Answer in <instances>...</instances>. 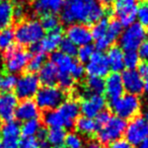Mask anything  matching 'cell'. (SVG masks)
<instances>
[{
    "instance_id": "6da1fadb",
    "label": "cell",
    "mask_w": 148,
    "mask_h": 148,
    "mask_svg": "<svg viewBox=\"0 0 148 148\" xmlns=\"http://www.w3.org/2000/svg\"><path fill=\"white\" fill-rule=\"evenodd\" d=\"M105 7L97 0H65L61 10V21L66 25H89L105 16Z\"/></svg>"
},
{
    "instance_id": "f35d334b",
    "label": "cell",
    "mask_w": 148,
    "mask_h": 148,
    "mask_svg": "<svg viewBox=\"0 0 148 148\" xmlns=\"http://www.w3.org/2000/svg\"><path fill=\"white\" fill-rule=\"evenodd\" d=\"M138 23L145 29H148V2L143 1L137 6Z\"/></svg>"
},
{
    "instance_id": "1f68e13d",
    "label": "cell",
    "mask_w": 148,
    "mask_h": 148,
    "mask_svg": "<svg viewBox=\"0 0 148 148\" xmlns=\"http://www.w3.org/2000/svg\"><path fill=\"white\" fill-rule=\"evenodd\" d=\"M14 32L10 27L0 31V50L6 51L9 48L14 46Z\"/></svg>"
},
{
    "instance_id": "f1b7e54d",
    "label": "cell",
    "mask_w": 148,
    "mask_h": 148,
    "mask_svg": "<svg viewBox=\"0 0 148 148\" xmlns=\"http://www.w3.org/2000/svg\"><path fill=\"white\" fill-rule=\"evenodd\" d=\"M42 128V123L39 119H33L23 122L21 126V135L23 138H34Z\"/></svg>"
},
{
    "instance_id": "30bf717a",
    "label": "cell",
    "mask_w": 148,
    "mask_h": 148,
    "mask_svg": "<svg viewBox=\"0 0 148 148\" xmlns=\"http://www.w3.org/2000/svg\"><path fill=\"white\" fill-rule=\"evenodd\" d=\"M124 135L132 146H138L148 137V122L140 116L133 118L127 123Z\"/></svg>"
},
{
    "instance_id": "60d3db41",
    "label": "cell",
    "mask_w": 148,
    "mask_h": 148,
    "mask_svg": "<svg viewBox=\"0 0 148 148\" xmlns=\"http://www.w3.org/2000/svg\"><path fill=\"white\" fill-rule=\"evenodd\" d=\"M95 47L91 45L82 46V47L78 48L77 51V58H78L79 63H87L88 60L91 58V56L95 53Z\"/></svg>"
},
{
    "instance_id": "6f0895ef",
    "label": "cell",
    "mask_w": 148,
    "mask_h": 148,
    "mask_svg": "<svg viewBox=\"0 0 148 148\" xmlns=\"http://www.w3.org/2000/svg\"><path fill=\"white\" fill-rule=\"evenodd\" d=\"M0 148H3V147H2V145H1V143H0Z\"/></svg>"
},
{
    "instance_id": "2e32d148",
    "label": "cell",
    "mask_w": 148,
    "mask_h": 148,
    "mask_svg": "<svg viewBox=\"0 0 148 148\" xmlns=\"http://www.w3.org/2000/svg\"><path fill=\"white\" fill-rule=\"evenodd\" d=\"M57 111L64 121V129H71L74 127V124L80 115L79 103L75 99H65L57 108Z\"/></svg>"
},
{
    "instance_id": "7bdbcfd3",
    "label": "cell",
    "mask_w": 148,
    "mask_h": 148,
    "mask_svg": "<svg viewBox=\"0 0 148 148\" xmlns=\"http://www.w3.org/2000/svg\"><path fill=\"white\" fill-rule=\"evenodd\" d=\"M138 72L140 73V75L143 78V92H145V95L148 97V63H143L139 65V69Z\"/></svg>"
},
{
    "instance_id": "7402d4cb",
    "label": "cell",
    "mask_w": 148,
    "mask_h": 148,
    "mask_svg": "<svg viewBox=\"0 0 148 148\" xmlns=\"http://www.w3.org/2000/svg\"><path fill=\"white\" fill-rule=\"evenodd\" d=\"M115 13L117 19L123 27H129L136 23L137 19V5H116Z\"/></svg>"
},
{
    "instance_id": "7c38bea8",
    "label": "cell",
    "mask_w": 148,
    "mask_h": 148,
    "mask_svg": "<svg viewBox=\"0 0 148 148\" xmlns=\"http://www.w3.org/2000/svg\"><path fill=\"white\" fill-rule=\"evenodd\" d=\"M107 99L101 95H89L82 99L79 103L80 114L86 118L95 119L101 112L105 111Z\"/></svg>"
},
{
    "instance_id": "d4e9b609",
    "label": "cell",
    "mask_w": 148,
    "mask_h": 148,
    "mask_svg": "<svg viewBox=\"0 0 148 148\" xmlns=\"http://www.w3.org/2000/svg\"><path fill=\"white\" fill-rule=\"evenodd\" d=\"M74 127L79 134L84 136H91L97 133L99 130V126L97 125L95 119L86 118L84 116H81L76 120Z\"/></svg>"
},
{
    "instance_id": "e0dca14e",
    "label": "cell",
    "mask_w": 148,
    "mask_h": 148,
    "mask_svg": "<svg viewBox=\"0 0 148 148\" xmlns=\"http://www.w3.org/2000/svg\"><path fill=\"white\" fill-rule=\"evenodd\" d=\"M105 95L110 103H114L122 97L125 92L121 74L111 73L107 76L105 80Z\"/></svg>"
},
{
    "instance_id": "681fc988",
    "label": "cell",
    "mask_w": 148,
    "mask_h": 148,
    "mask_svg": "<svg viewBox=\"0 0 148 148\" xmlns=\"http://www.w3.org/2000/svg\"><path fill=\"white\" fill-rule=\"evenodd\" d=\"M47 135H48V131L46 129H44V128H41L40 129V131L38 132V134L36 136H37V141L39 142V144L41 143H44V142H47Z\"/></svg>"
},
{
    "instance_id": "8fae6325",
    "label": "cell",
    "mask_w": 148,
    "mask_h": 148,
    "mask_svg": "<svg viewBox=\"0 0 148 148\" xmlns=\"http://www.w3.org/2000/svg\"><path fill=\"white\" fill-rule=\"evenodd\" d=\"M63 33L61 29L50 32L37 44L31 46V52L34 54H52L59 48L62 40H63Z\"/></svg>"
},
{
    "instance_id": "f5cc1de1",
    "label": "cell",
    "mask_w": 148,
    "mask_h": 148,
    "mask_svg": "<svg viewBox=\"0 0 148 148\" xmlns=\"http://www.w3.org/2000/svg\"><path fill=\"white\" fill-rule=\"evenodd\" d=\"M113 1L114 0H97V2L103 5V6H109V5H111L113 3Z\"/></svg>"
},
{
    "instance_id": "91938a15",
    "label": "cell",
    "mask_w": 148,
    "mask_h": 148,
    "mask_svg": "<svg viewBox=\"0 0 148 148\" xmlns=\"http://www.w3.org/2000/svg\"><path fill=\"white\" fill-rule=\"evenodd\" d=\"M0 1H5V0H0Z\"/></svg>"
},
{
    "instance_id": "e575fe53",
    "label": "cell",
    "mask_w": 148,
    "mask_h": 148,
    "mask_svg": "<svg viewBox=\"0 0 148 148\" xmlns=\"http://www.w3.org/2000/svg\"><path fill=\"white\" fill-rule=\"evenodd\" d=\"M123 25H121L118 19H113L109 23V27H108V32H107V39L111 42L112 44H114L121 36L122 32H123Z\"/></svg>"
},
{
    "instance_id": "52a82bcc",
    "label": "cell",
    "mask_w": 148,
    "mask_h": 148,
    "mask_svg": "<svg viewBox=\"0 0 148 148\" xmlns=\"http://www.w3.org/2000/svg\"><path fill=\"white\" fill-rule=\"evenodd\" d=\"M147 40V31L140 23H134L133 25L125 27L119 38L120 48L123 51H137L144 41Z\"/></svg>"
},
{
    "instance_id": "4316f807",
    "label": "cell",
    "mask_w": 148,
    "mask_h": 148,
    "mask_svg": "<svg viewBox=\"0 0 148 148\" xmlns=\"http://www.w3.org/2000/svg\"><path fill=\"white\" fill-rule=\"evenodd\" d=\"M66 135L67 134L65 132V129H62V128L49 129L47 135V142L52 148H63Z\"/></svg>"
},
{
    "instance_id": "ac0fdd59",
    "label": "cell",
    "mask_w": 148,
    "mask_h": 148,
    "mask_svg": "<svg viewBox=\"0 0 148 148\" xmlns=\"http://www.w3.org/2000/svg\"><path fill=\"white\" fill-rule=\"evenodd\" d=\"M123 81L124 89L127 93L134 95H139L143 92V78L138 72V70H127L123 71L121 75Z\"/></svg>"
},
{
    "instance_id": "9c48e42d",
    "label": "cell",
    "mask_w": 148,
    "mask_h": 148,
    "mask_svg": "<svg viewBox=\"0 0 148 148\" xmlns=\"http://www.w3.org/2000/svg\"><path fill=\"white\" fill-rule=\"evenodd\" d=\"M41 87V83L38 78V75L33 73L23 74L17 78L14 87V95L19 99H33L37 95L38 90Z\"/></svg>"
},
{
    "instance_id": "4dcf8cb0",
    "label": "cell",
    "mask_w": 148,
    "mask_h": 148,
    "mask_svg": "<svg viewBox=\"0 0 148 148\" xmlns=\"http://www.w3.org/2000/svg\"><path fill=\"white\" fill-rule=\"evenodd\" d=\"M109 23H110L109 18H108L107 16H103V18H101L99 21L93 23L92 29H90L91 35H92V40L97 41V40L107 37Z\"/></svg>"
},
{
    "instance_id": "7dc6e473",
    "label": "cell",
    "mask_w": 148,
    "mask_h": 148,
    "mask_svg": "<svg viewBox=\"0 0 148 148\" xmlns=\"http://www.w3.org/2000/svg\"><path fill=\"white\" fill-rule=\"evenodd\" d=\"M110 148H133V146L126 139H118L110 144Z\"/></svg>"
},
{
    "instance_id": "44dd1931",
    "label": "cell",
    "mask_w": 148,
    "mask_h": 148,
    "mask_svg": "<svg viewBox=\"0 0 148 148\" xmlns=\"http://www.w3.org/2000/svg\"><path fill=\"white\" fill-rule=\"evenodd\" d=\"M65 0H35L34 1V10L37 14L45 15L48 13L56 14L61 12Z\"/></svg>"
},
{
    "instance_id": "5b68a950",
    "label": "cell",
    "mask_w": 148,
    "mask_h": 148,
    "mask_svg": "<svg viewBox=\"0 0 148 148\" xmlns=\"http://www.w3.org/2000/svg\"><path fill=\"white\" fill-rule=\"evenodd\" d=\"M51 62L57 67L60 74H68L74 80L81 79L85 74L84 66L72 57L65 55L60 51L51 54Z\"/></svg>"
},
{
    "instance_id": "680465c9",
    "label": "cell",
    "mask_w": 148,
    "mask_h": 148,
    "mask_svg": "<svg viewBox=\"0 0 148 148\" xmlns=\"http://www.w3.org/2000/svg\"><path fill=\"white\" fill-rule=\"evenodd\" d=\"M143 1H146V2H148V0H143Z\"/></svg>"
},
{
    "instance_id": "9a60e30c",
    "label": "cell",
    "mask_w": 148,
    "mask_h": 148,
    "mask_svg": "<svg viewBox=\"0 0 148 148\" xmlns=\"http://www.w3.org/2000/svg\"><path fill=\"white\" fill-rule=\"evenodd\" d=\"M67 39L70 40L77 47L90 45L92 42V35L88 25L82 23H72L66 29Z\"/></svg>"
},
{
    "instance_id": "484cf974",
    "label": "cell",
    "mask_w": 148,
    "mask_h": 148,
    "mask_svg": "<svg viewBox=\"0 0 148 148\" xmlns=\"http://www.w3.org/2000/svg\"><path fill=\"white\" fill-rule=\"evenodd\" d=\"M13 4L8 1H0V31L10 27L13 21Z\"/></svg>"
},
{
    "instance_id": "83f0119b",
    "label": "cell",
    "mask_w": 148,
    "mask_h": 148,
    "mask_svg": "<svg viewBox=\"0 0 148 148\" xmlns=\"http://www.w3.org/2000/svg\"><path fill=\"white\" fill-rule=\"evenodd\" d=\"M43 122L49 129H55V128L63 129L64 128V121L57 109L53 110V111L45 112L43 116Z\"/></svg>"
},
{
    "instance_id": "c3c4849f",
    "label": "cell",
    "mask_w": 148,
    "mask_h": 148,
    "mask_svg": "<svg viewBox=\"0 0 148 148\" xmlns=\"http://www.w3.org/2000/svg\"><path fill=\"white\" fill-rule=\"evenodd\" d=\"M25 16V9L23 6L18 5V6H15L13 8V18H15L16 21H21Z\"/></svg>"
},
{
    "instance_id": "f6af8a7d",
    "label": "cell",
    "mask_w": 148,
    "mask_h": 148,
    "mask_svg": "<svg viewBox=\"0 0 148 148\" xmlns=\"http://www.w3.org/2000/svg\"><path fill=\"white\" fill-rule=\"evenodd\" d=\"M137 53L139 55L140 60L144 61V63H148V40L144 41L138 48Z\"/></svg>"
},
{
    "instance_id": "4fadbf2b",
    "label": "cell",
    "mask_w": 148,
    "mask_h": 148,
    "mask_svg": "<svg viewBox=\"0 0 148 148\" xmlns=\"http://www.w3.org/2000/svg\"><path fill=\"white\" fill-rule=\"evenodd\" d=\"M3 148H18L21 143V125L15 121L4 123L0 128Z\"/></svg>"
},
{
    "instance_id": "d6986e66",
    "label": "cell",
    "mask_w": 148,
    "mask_h": 148,
    "mask_svg": "<svg viewBox=\"0 0 148 148\" xmlns=\"http://www.w3.org/2000/svg\"><path fill=\"white\" fill-rule=\"evenodd\" d=\"M18 99L13 92L0 93V120L4 123L13 121Z\"/></svg>"
},
{
    "instance_id": "ba28073f",
    "label": "cell",
    "mask_w": 148,
    "mask_h": 148,
    "mask_svg": "<svg viewBox=\"0 0 148 148\" xmlns=\"http://www.w3.org/2000/svg\"><path fill=\"white\" fill-rule=\"evenodd\" d=\"M127 122L117 116H112L110 121L103 127L99 128L97 134L101 144H111L112 142L121 139L125 134Z\"/></svg>"
},
{
    "instance_id": "277c9868",
    "label": "cell",
    "mask_w": 148,
    "mask_h": 148,
    "mask_svg": "<svg viewBox=\"0 0 148 148\" xmlns=\"http://www.w3.org/2000/svg\"><path fill=\"white\" fill-rule=\"evenodd\" d=\"M65 101V92L60 87L42 86L35 95V103L40 111H53Z\"/></svg>"
},
{
    "instance_id": "8992f818",
    "label": "cell",
    "mask_w": 148,
    "mask_h": 148,
    "mask_svg": "<svg viewBox=\"0 0 148 148\" xmlns=\"http://www.w3.org/2000/svg\"><path fill=\"white\" fill-rule=\"evenodd\" d=\"M111 105L112 111L117 117L123 120H132L137 117L141 110V101L138 95L126 93Z\"/></svg>"
},
{
    "instance_id": "f546056e",
    "label": "cell",
    "mask_w": 148,
    "mask_h": 148,
    "mask_svg": "<svg viewBox=\"0 0 148 148\" xmlns=\"http://www.w3.org/2000/svg\"><path fill=\"white\" fill-rule=\"evenodd\" d=\"M85 88L89 95H103L105 91V79L101 77L88 76L85 80Z\"/></svg>"
},
{
    "instance_id": "f907efd6",
    "label": "cell",
    "mask_w": 148,
    "mask_h": 148,
    "mask_svg": "<svg viewBox=\"0 0 148 148\" xmlns=\"http://www.w3.org/2000/svg\"><path fill=\"white\" fill-rule=\"evenodd\" d=\"M116 5H132L136 4L137 0H115Z\"/></svg>"
},
{
    "instance_id": "ab89813d",
    "label": "cell",
    "mask_w": 148,
    "mask_h": 148,
    "mask_svg": "<svg viewBox=\"0 0 148 148\" xmlns=\"http://www.w3.org/2000/svg\"><path fill=\"white\" fill-rule=\"evenodd\" d=\"M59 48H60V52H62L63 54H65V55L72 58L77 55V51H78V47L75 44L72 43L70 40H68L67 38L62 40Z\"/></svg>"
},
{
    "instance_id": "ffe728a7",
    "label": "cell",
    "mask_w": 148,
    "mask_h": 148,
    "mask_svg": "<svg viewBox=\"0 0 148 148\" xmlns=\"http://www.w3.org/2000/svg\"><path fill=\"white\" fill-rule=\"evenodd\" d=\"M39 116L40 109L33 99L21 101L15 110V118L23 123L33 119H39Z\"/></svg>"
},
{
    "instance_id": "db71d44e",
    "label": "cell",
    "mask_w": 148,
    "mask_h": 148,
    "mask_svg": "<svg viewBox=\"0 0 148 148\" xmlns=\"http://www.w3.org/2000/svg\"><path fill=\"white\" fill-rule=\"evenodd\" d=\"M137 148H148V137L146 138L144 141H142L141 143L137 146Z\"/></svg>"
},
{
    "instance_id": "9f6ffc18",
    "label": "cell",
    "mask_w": 148,
    "mask_h": 148,
    "mask_svg": "<svg viewBox=\"0 0 148 148\" xmlns=\"http://www.w3.org/2000/svg\"><path fill=\"white\" fill-rule=\"evenodd\" d=\"M1 61H2V58H1V54H0V65H1Z\"/></svg>"
},
{
    "instance_id": "ee69618b",
    "label": "cell",
    "mask_w": 148,
    "mask_h": 148,
    "mask_svg": "<svg viewBox=\"0 0 148 148\" xmlns=\"http://www.w3.org/2000/svg\"><path fill=\"white\" fill-rule=\"evenodd\" d=\"M111 117H112V115L110 114V112L105 110V111L101 112V113L95 118V123H97V125L99 126V128H101L110 121Z\"/></svg>"
},
{
    "instance_id": "603a6c76",
    "label": "cell",
    "mask_w": 148,
    "mask_h": 148,
    "mask_svg": "<svg viewBox=\"0 0 148 148\" xmlns=\"http://www.w3.org/2000/svg\"><path fill=\"white\" fill-rule=\"evenodd\" d=\"M106 57L108 60L110 70L114 73H119L123 71L125 66H124V51L119 46H112L108 50Z\"/></svg>"
},
{
    "instance_id": "8d00e7d4",
    "label": "cell",
    "mask_w": 148,
    "mask_h": 148,
    "mask_svg": "<svg viewBox=\"0 0 148 148\" xmlns=\"http://www.w3.org/2000/svg\"><path fill=\"white\" fill-rule=\"evenodd\" d=\"M46 63V57L43 54H34L29 59V63H27V69L29 73L35 74L36 72H39L41 68Z\"/></svg>"
},
{
    "instance_id": "b9f144b4",
    "label": "cell",
    "mask_w": 148,
    "mask_h": 148,
    "mask_svg": "<svg viewBox=\"0 0 148 148\" xmlns=\"http://www.w3.org/2000/svg\"><path fill=\"white\" fill-rule=\"evenodd\" d=\"M57 83L59 84V87L63 91L71 90L75 84V80L68 74H60L58 73V80Z\"/></svg>"
},
{
    "instance_id": "d6a6232c",
    "label": "cell",
    "mask_w": 148,
    "mask_h": 148,
    "mask_svg": "<svg viewBox=\"0 0 148 148\" xmlns=\"http://www.w3.org/2000/svg\"><path fill=\"white\" fill-rule=\"evenodd\" d=\"M16 81V75L9 73L0 74V93L11 92V90H14Z\"/></svg>"
},
{
    "instance_id": "d590c367",
    "label": "cell",
    "mask_w": 148,
    "mask_h": 148,
    "mask_svg": "<svg viewBox=\"0 0 148 148\" xmlns=\"http://www.w3.org/2000/svg\"><path fill=\"white\" fill-rule=\"evenodd\" d=\"M64 147L65 148H85V143L83 138L79 134L70 132L66 135L65 141H64Z\"/></svg>"
},
{
    "instance_id": "bcb514c9",
    "label": "cell",
    "mask_w": 148,
    "mask_h": 148,
    "mask_svg": "<svg viewBox=\"0 0 148 148\" xmlns=\"http://www.w3.org/2000/svg\"><path fill=\"white\" fill-rule=\"evenodd\" d=\"M18 148H41L39 145V142L37 141L35 137L34 138H23L21 140Z\"/></svg>"
},
{
    "instance_id": "74e56055",
    "label": "cell",
    "mask_w": 148,
    "mask_h": 148,
    "mask_svg": "<svg viewBox=\"0 0 148 148\" xmlns=\"http://www.w3.org/2000/svg\"><path fill=\"white\" fill-rule=\"evenodd\" d=\"M140 58L137 51H128L124 53V66L127 70H135L140 65Z\"/></svg>"
},
{
    "instance_id": "816d5d0a",
    "label": "cell",
    "mask_w": 148,
    "mask_h": 148,
    "mask_svg": "<svg viewBox=\"0 0 148 148\" xmlns=\"http://www.w3.org/2000/svg\"><path fill=\"white\" fill-rule=\"evenodd\" d=\"M85 148H103V146L99 141H90L85 145Z\"/></svg>"
},
{
    "instance_id": "11a10c76",
    "label": "cell",
    "mask_w": 148,
    "mask_h": 148,
    "mask_svg": "<svg viewBox=\"0 0 148 148\" xmlns=\"http://www.w3.org/2000/svg\"><path fill=\"white\" fill-rule=\"evenodd\" d=\"M143 118H144V119L146 120V121L148 122V109L146 110L145 112H144V117H143Z\"/></svg>"
},
{
    "instance_id": "7a4b0ae2",
    "label": "cell",
    "mask_w": 148,
    "mask_h": 148,
    "mask_svg": "<svg viewBox=\"0 0 148 148\" xmlns=\"http://www.w3.org/2000/svg\"><path fill=\"white\" fill-rule=\"evenodd\" d=\"M14 32L15 42L18 46H33L40 42L45 36V31L41 25V21L37 19L23 21L15 27Z\"/></svg>"
},
{
    "instance_id": "5bb4252c",
    "label": "cell",
    "mask_w": 148,
    "mask_h": 148,
    "mask_svg": "<svg viewBox=\"0 0 148 148\" xmlns=\"http://www.w3.org/2000/svg\"><path fill=\"white\" fill-rule=\"evenodd\" d=\"M84 69L85 73L88 76H97L101 77V78L108 76L110 72V67L106 55L103 52L95 51L86 63Z\"/></svg>"
},
{
    "instance_id": "cb8c5ba5",
    "label": "cell",
    "mask_w": 148,
    "mask_h": 148,
    "mask_svg": "<svg viewBox=\"0 0 148 148\" xmlns=\"http://www.w3.org/2000/svg\"><path fill=\"white\" fill-rule=\"evenodd\" d=\"M58 69L51 61L46 62L39 71L38 78L43 86H53L58 80Z\"/></svg>"
},
{
    "instance_id": "836d02e7",
    "label": "cell",
    "mask_w": 148,
    "mask_h": 148,
    "mask_svg": "<svg viewBox=\"0 0 148 148\" xmlns=\"http://www.w3.org/2000/svg\"><path fill=\"white\" fill-rule=\"evenodd\" d=\"M41 25L43 27L44 31H47L48 33H50V32L60 29V18L56 14L48 13V14L42 16Z\"/></svg>"
},
{
    "instance_id": "3957f363",
    "label": "cell",
    "mask_w": 148,
    "mask_h": 148,
    "mask_svg": "<svg viewBox=\"0 0 148 148\" xmlns=\"http://www.w3.org/2000/svg\"><path fill=\"white\" fill-rule=\"evenodd\" d=\"M32 57V54L27 50L21 46H12L8 50L4 51L3 60L4 68L7 73L16 75L25 69H27V63Z\"/></svg>"
}]
</instances>
